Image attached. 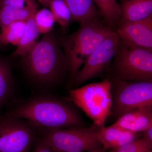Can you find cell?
<instances>
[{
    "label": "cell",
    "instance_id": "cell-18",
    "mask_svg": "<svg viewBox=\"0 0 152 152\" xmlns=\"http://www.w3.org/2000/svg\"><path fill=\"white\" fill-rule=\"evenodd\" d=\"M26 21L13 22L1 28L0 45L10 44L18 45L21 39Z\"/></svg>",
    "mask_w": 152,
    "mask_h": 152
},
{
    "label": "cell",
    "instance_id": "cell-24",
    "mask_svg": "<svg viewBox=\"0 0 152 152\" xmlns=\"http://www.w3.org/2000/svg\"><path fill=\"white\" fill-rule=\"evenodd\" d=\"M32 152H53L50 147L42 140L38 142Z\"/></svg>",
    "mask_w": 152,
    "mask_h": 152
},
{
    "label": "cell",
    "instance_id": "cell-28",
    "mask_svg": "<svg viewBox=\"0 0 152 152\" xmlns=\"http://www.w3.org/2000/svg\"><path fill=\"white\" fill-rule=\"evenodd\" d=\"M147 152H152V149L149 150V151H148Z\"/></svg>",
    "mask_w": 152,
    "mask_h": 152
},
{
    "label": "cell",
    "instance_id": "cell-17",
    "mask_svg": "<svg viewBox=\"0 0 152 152\" xmlns=\"http://www.w3.org/2000/svg\"><path fill=\"white\" fill-rule=\"evenodd\" d=\"M93 1L108 26L113 30L116 27L121 17V7L117 0H93Z\"/></svg>",
    "mask_w": 152,
    "mask_h": 152
},
{
    "label": "cell",
    "instance_id": "cell-20",
    "mask_svg": "<svg viewBox=\"0 0 152 152\" xmlns=\"http://www.w3.org/2000/svg\"><path fill=\"white\" fill-rule=\"evenodd\" d=\"M34 19L39 32L43 34L50 32L55 22L50 10L46 8L37 11Z\"/></svg>",
    "mask_w": 152,
    "mask_h": 152
},
{
    "label": "cell",
    "instance_id": "cell-15",
    "mask_svg": "<svg viewBox=\"0 0 152 152\" xmlns=\"http://www.w3.org/2000/svg\"><path fill=\"white\" fill-rule=\"evenodd\" d=\"M70 11L72 21L80 24L99 19V12L93 0H64Z\"/></svg>",
    "mask_w": 152,
    "mask_h": 152
},
{
    "label": "cell",
    "instance_id": "cell-8",
    "mask_svg": "<svg viewBox=\"0 0 152 152\" xmlns=\"http://www.w3.org/2000/svg\"><path fill=\"white\" fill-rule=\"evenodd\" d=\"M34 135L31 126L19 118L0 119V152H28Z\"/></svg>",
    "mask_w": 152,
    "mask_h": 152
},
{
    "label": "cell",
    "instance_id": "cell-26",
    "mask_svg": "<svg viewBox=\"0 0 152 152\" xmlns=\"http://www.w3.org/2000/svg\"><path fill=\"white\" fill-rule=\"evenodd\" d=\"M85 152H107V150L104 148L102 146L96 149L92 150V151H89Z\"/></svg>",
    "mask_w": 152,
    "mask_h": 152
},
{
    "label": "cell",
    "instance_id": "cell-1",
    "mask_svg": "<svg viewBox=\"0 0 152 152\" xmlns=\"http://www.w3.org/2000/svg\"><path fill=\"white\" fill-rule=\"evenodd\" d=\"M6 116L27 120L46 130L83 126V122L72 107L53 98H36L18 106Z\"/></svg>",
    "mask_w": 152,
    "mask_h": 152
},
{
    "label": "cell",
    "instance_id": "cell-11",
    "mask_svg": "<svg viewBox=\"0 0 152 152\" xmlns=\"http://www.w3.org/2000/svg\"><path fill=\"white\" fill-rule=\"evenodd\" d=\"M141 133L125 129L113 124L97 128L96 131L98 140L107 150L124 146L142 137Z\"/></svg>",
    "mask_w": 152,
    "mask_h": 152
},
{
    "label": "cell",
    "instance_id": "cell-6",
    "mask_svg": "<svg viewBox=\"0 0 152 152\" xmlns=\"http://www.w3.org/2000/svg\"><path fill=\"white\" fill-rule=\"evenodd\" d=\"M97 129L81 126L46 130L42 140L53 152L89 151L102 146Z\"/></svg>",
    "mask_w": 152,
    "mask_h": 152
},
{
    "label": "cell",
    "instance_id": "cell-27",
    "mask_svg": "<svg viewBox=\"0 0 152 152\" xmlns=\"http://www.w3.org/2000/svg\"><path fill=\"white\" fill-rule=\"evenodd\" d=\"M51 0H39L40 3L44 6L48 7Z\"/></svg>",
    "mask_w": 152,
    "mask_h": 152
},
{
    "label": "cell",
    "instance_id": "cell-10",
    "mask_svg": "<svg viewBox=\"0 0 152 152\" xmlns=\"http://www.w3.org/2000/svg\"><path fill=\"white\" fill-rule=\"evenodd\" d=\"M116 32L126 45L152 52V15L141 20L120 23Z\"/></svg>",
    "mask_w": 152,
    "mask_h": 152
},
{
    "label": "cell",
    "instance_id": "cell-14",
    "mask_svg": "<svg viewBox=\"0 0 152 152\" xmlns=\"http://www.w3.org/2000/svg\"><path fill=\"white\" fill-rule=\"evenodd\" d=\"M26 5L22 8L9 6L0 7V27L5 26L13 22L27 21L37 11L35 0H26Z\"/></svg>",
    "mask_w": 152,
    "mask_h": 152
},
{
    "label": "cell",
    "instance_id": "cell-5",
    "mask_svg": "<svg viewBox=\"0 0 152 152\" xmlns=\"http://www.w3.org/2000/svg\"><path fill=\"white\" fill-rule=\"evenodd\" d=\"M114 57V79L126 81H152V51L129 46L120 41Z\"/></svg>",
    "mask_w": 152,
    "mask_h": 152
},
{
    "label": "cell",
    "instance_id": "cell-23",
    "mask_svg": "<svg viewBox=\"0 0 152 152\" xmlns=\"http://www.w3.org/2000/svg\"><path fill=\"white\" fill-rule=\"evenodd\" d=\"M26 0H0V7L9 6L16 8H22L24 6Z\"/></svg>",
    "mask_w": 152,
    "mask_h": 152
},
{
    "label": "cell",
    "instance_id": "cell-25",
    "mask_svg": "<svg viewBox=\"0 0 152 152\" xmlns=\"http://www.w3.org/2000/svg\"><path fill=\"white\" fill-rule=\"evenodd\" d=\"M142 133L143 137L152 142V126Z\"/></svg>",
    "mask_w": 152,
    "mask_h": 152
},
{
    "label": "cell",
    "instance_id": "cell-22",
    "mask_svg": "<svg viewBox=\"0 0 152 152\" xmlns=\"http://www.w3.org/2000/svg\"><path fill=\"white\" fill-rule=\"evenodd\" d=\"M152 148V142L142 137L124 146L110 149L107 152H147Z\"/></svg>",
    "mask_w": 152,
    "mask_h": 152
},
{
    "label": "cell",
    "instance_id": "cell-19",
    "mask_svg": "<svg viewBox=\"0 0 152 152\" xmlns=\"http://www.w3.org/2000/svg\"><path fill=\"white\" fill-rule=\"evenodd\" d=\"M55 22L63 28H67L71 21L70 11L64 0H51L49 5Z\"/></svg>",
    "mask_w": 152,
    "mask_h": 152
},
{
    "label": "cell",
    "instance_id": "cell-7",
    "mask_svg": "<svg viewBox=\"0 0 152 152\" xmlns=\"http://www.w3.org/2000/svg\"><path fill=\"white\" fill-rule=\"evenodd\" d=\"M111 113L117 118L135 109L152 107V82L111 81Z\"/></svg>",
    "mask_w": 152,
    "mask_h": 152
},
{
    "label": "cell",
    "instance_id": "cell-12",
    "mask_svg": "<svg viewBox=\"0 0 152 152\" xmlns=\"http://www.w3.org/2000/svg\"><path fill=\"white\" fill-rule=\"evenodd\" d=\"M113 125L135 132H143L152 126V107L128 112L118 118Z\"/></svg>",
    "mask_w": 152,
    "mask_h": 152
},
{
    "label": "cell",
    "instance_id": "cell-21",
    "mask_svg": "<svg viewBox=\"0 0 152 152\" xmlns=\"http://www.w3.org/2000/svg\"><path fill=\"white\" fill-rule=\"evenodd\" d=\"M11 86V71L7 64L0 61V107L8 96Z\"/></svg>",
    "mask_w": 152,
    "mask_h": 152
},
{
    "label": "cell",
    "instance_id": "cell-16",
    "mask_svg": "<svg viewBox=\"0 0 152 152\" xmlns=\"http://www.w3.org/2000/svg\"><path fill=\"white\" fill-rule=\"evenodd\" d=\"M35 14L27 21L21 39L17 46L15 51L13 53L14 57L25 56L37 42V40L40 34L35 23L34 17Z\"/></svg>",
    "mask_w": 152,
    "mask_h": 152
},
{
    "label": "cell",
    "instance_id": "cell-4",
    "mask_svg": "<svg viewBox=\"0 0 152 152\" xmlns=\"http://www.w3.org/2000/svg\"><path fill=\"white\" fill-rule=\"evenodd\" d=\"M111 84V81L106 78L69 90V99L83 111L97 128L104 126L112 114Z\"/></svg>",
    "mask_w": 152,
    "mask_h": 152
},
{
    "label": "cell",
    "instance_id": "cell-3",
    "mask_svg": "<svg viewBox=\"0 0 152 152\" xmlns=\"http://www.w3.org/2000/svg\"><path fill=\"white\" fill-rule=\"evenodd\" d=\"M23 57L24 66L29 75L41 83H55L65 67V58L58 42L51 33L44 34Z\"/></svg>",
    "mask_w": 152,
    "mask_h": 152
},
{
    "label": "cell",
    "instance_id": "cell-2",
    "mask_svg": "<svg viewBox=\"0 0 152 152\" xmlns=\"http://www.w3.org/2000/svg\"><path fill=\"white\" fill-rule=\"evenodd\" d=\"M115 32L98 19L80 24L75 32L61 38L67 68L73 78L93 52Z\"/></svg>",
    "mask_w": 152,
    "mask_h": 152
},
{
    "label": "cell",
    "instance_id": "cell-9",
    "mask_svg": "<svg viewBox=\"0 0 152 152\" xmlns=\"http://www.w3.org/2000/svg\"><path fill=\"white\" fill-rule=\"evenodd\" d=\"M116 32L106 39L86 61L83 67L73 77L77 85L100 76L116 53L120 43Z\"/></svg>",
    "mask_w": 152,
    "mask_h": 152
},
{
    "label": "cell",
    "instance_id": "cell-13",
    "mask_svg": "<svg viewBox=\"0 0 152 152\" xmlns=\"http://www.w3.org/2000/svg\"><path fill=\"white\" fill-rule=\"evenodd\" d=\"M120 23L141 20L152 15V0H122Z\"/></svg>",
    "mask_w": 152,
    "mask_h": 152
}]
</instances>
